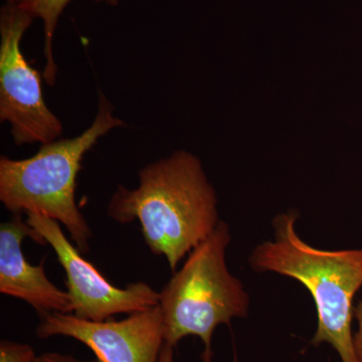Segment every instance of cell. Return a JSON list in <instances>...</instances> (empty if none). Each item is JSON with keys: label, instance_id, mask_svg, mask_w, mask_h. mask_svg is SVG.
<instances>
[{"label": "cell", "instance_id": "3", "mask_svg": "<svg viewBox=\"0 0 362 362\" xmlns=\"http://www.w3.org/2000/svg\"><path fill=\"white\" fill-rule=\"evenodd\" d=\"M114 107L99 93L94 122L82 134L42 144L30 158L0 157V202L13 214H44L65 226L78 251L89 252V223L76 202L83 158L98 140L126 124L113 115Z\"/></svg>", "mask_w": 362, "mask_h": 362}, {"label": "cell", "instance_id": "9", "mask_svg": "<svg viewBox=\"0 0 362 362\" xmlns=\"http://www.w3.org/2000/svg\"><path fill=\"white\" fill-rule=\"evenodd\" d=\"M71 0H26L21 4L25 11L33 14V18H40L44 25V77L49 86L56 84L58 66L54 56V39L59 18ZM99 4L117 6L120 0H95Z\"/></svg>", "mask_w": 362, "mask_h": 362}, {"label": "cell", "instance_id": "5", "mask_svg": "<svg viewBox=\"0 0 362 362\" xmlns=\"http://www.w3.org/2000/svg\"><path fill=\"white\" fill-rule=\"evenodd\" d=\"M35 20L20 6L0 9V120L8 122L14 144L59 139L63 124L45 103L39 71L26 61L21 40Z\"/></svg>", "mask_w": 362, "mask_h": 362}, {"label": "cell", "instance_id": "13", "mask_svg": "<svg viewBox=\"0 0 362 362\" xmlns=\"http://www.w3.org/2000/svg\"><path fill=\"white\" fill-rule=\"evenodd\" d=\"M158 362H175V347L171 346V345L168 344V343H164Z\"/></svg>", "mask_w": 362, "mask_h": 362}, {"label": "cell", "instance_id": "14", "mask_svg": "<svg viewBox=\"0 0 362 362\" xmlns=\"http://www.w3.org/2000/svg\"><path fill=\"white\" fill-rule=\"evenodd\" d=\"M6 4H13V6H21L25 4L26 0H4Z\"/></svg>", "mask_w": 362, "mask_h": 362}, {"label": "cell", "instance_id": "10", "mask_svg": "<svg viewBox=\"0 0 362 362\" xmlns=\"http://www.w3.org/2000/svg\"><path fill=\"white\" fill-rule=\"evenodd\" d=\"M35 356L30 345L9 340L0 342V362H32Z\"/></svg>", "mask_w": 362, "mask_h": 362}, {"label": "cell", "instance_id": "8", "mask_svg": "<svg viewBox=\"0 0 362 362\" xmlns=\"http://www.w3.org/2000/svg\"><path fill=\"white\" fill-rule=\"evenodd\" d=\"M25 238L45 244L21 214H13L11 220L0 225V293L23 300L40 317L54 312L73 313L68 291L52 284L44 264L33 266L25 259L21 247Z\"/></svg>", "mask_w": 362, "mask_h": 362}, {"label": "cell", "instance_id": "12", "mask_svg": "<svg viewBox=\"0 0 362 362\" xmlns=\"http://www.w3.org/2000/svg\"><path fill=\"white\" fill-rule=\"evenodd\" d=\"M32 362H100L99 361H80L71 356L57 354V352H45L37 356Z\"/></svg>", "mask_w": 362, "mask_h": 362}, {"label": "cell", "instance_id": "2", "mask_svg": "<svg viewBox=\"0 0 362 362\" xmlns=\"http://www.w3.org/2000/svg\"><path fill=\"white\" fill-rule=\"evenodd\" d=\"M298 216L280 214L273 221L275 240L259 245L250 257L257 273L295 279L315 302L318 326L314 346L328 343L342 362L357 361L351 331L354 298L362 287V249L324 251L309 246L296 232Z\"/></svg>", "mask_w": 362, "mask_h": 362}, {"label": "cell", "instance_id": "4", "mask_svg": "<svg viewBox=\"0 0 362 362\" xmlns=\"http://www.w3.org/2000/svg\"><path fill=\"white\" fill-rule=\"evenodd\" d=\"M230 239V228L220 221L159 292L165 343L175 347L185 337H199L204 344V362L213 358L216 328L246 317L249 310V295L226 267Z\"/></svg>", "mask_w": 362, "mask_h": 362}, {"label": "cell", "instance_id": "11", "mask_svg": "<svg viewBox=\"0 0 362 362\" xmlns=\"http://www.w3.org/2000/svg\"><path fill=\"white\" fill-rule=\"evenodd\" d=\"M354 316L357 320V331L354 334V346L357 361L362 362V301L354 309Z\"/></svg>", "mask_w": 362, "mask_h": 362}, {"label": "cell", "instance_id": "7", "mask_svg": "<svg viewBox=\"0 0 362 362\" xmlns=\"http://www.w3.org/2000/svg\"><path fill=\"white\" fill-rule=\"evenodd\" d=\"M35 329L40 339L73 338L100 362H158L164 340L160 306L134 312L122 320L90 321L73 313H47Z\"/></svg>", "mask_w": 362, "mask_h": 362}, {"label": "cell", "instance_id": "1", "mask_svg": "<svg viewBox=\"0 0 362 362\" xmlns=\"http://www.w3.org/2000/svg\"><path fill=\"white\" fill-rule=\"evenodd\" d=\"M138 187L119 185L107 214L119 223L139 221L150 251L165 257L171 271L216 230L218 199L201 161L187 151L140 169Z\"/></svg>", "mask_w": 362, "mask_h": 362}, {"label": "cell", "instance_id": "6", "mask_svg": "<svg viewBox=\"0 0 362 362\" xmlns=\"http://www.w3.org/2000/svg\"><path fill=\"white\" fill-rule=\"evenodd\" d=\"M26 223L52 247L66 272L73 314L81 319L105 321L116 314H132L159 305V292L144 282L115 287L66 239L58 221L44 214H26Z\"/></svg>", "mask_w": 362, "mask_h": 362}]
</instances>
